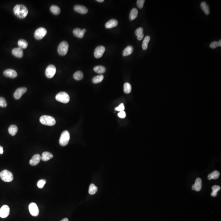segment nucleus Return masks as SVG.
Segmentation results:
<instances>
[{
	"mask_svg": "<svg viewBox=\"0 0 221 221\" xmlns=\"http://www.w3.org/2000/svg\"><path fill=\"white\" fill-rule=\"evenodd\" d=\"M13 10L15 15L20 19L25 18L28 13L26 7L23 5H16L14 8Z\"/></svg>",
	"mask_w": 221,
	"mask_h": 221,
	"instance_id": "obj_1",
	"label": "nucleus"
},
{
	"mask_svg": "<svg viewBox=\"0 0 221 221\" xmlns=\"http://www.w3.org/2000/svg\"><path fill=\"white\" fill-rule=\"evenodd\" d=\"M40 122L41 124L48 126H53L56 123L55 119L53 117L48 115H43L40 118Z\"/></svg>",
	"mask_w": 221,
	"mask_h": 221,
	"instance_id": "obj_2",
	"label": "nucleus"
},
{
	"mask_svg": "<svg viewBox=\"0 0 221 221\" xmlns=\"http://www.w3.org/2000/svg\"><path fill=\"white\" fill-rule=\"evenodd\" d=\"M0 177L3 181L6 182H10L13 180V174L8 170L2 171L0 173Z\"/></svg>",
	"mask_w": 221,
	"mask_h": 221,
	"instance_id": "obj_3",
	"label": "nucleus"
},
{
	"mask_svg": "<svg viewBox=\"0 0 221 221\" xmlns=\"http://www.w3.org/2000/svg\"><path fill=\"white\" fill-rule=\"evenodd\" d=\"M70 138V135L69 132L67 131H64L62 133L60 139L59 144L62 146H65L68 145Z\"/></svg>",
	"mask_w": 221,
	"mask_h": 221,
	"instance_id": "obj_4",
	"label": "nucleus"
},
{
	"mask_svg": "<svg viewBox=\"0 0 221 221\" xmlns=\"http://www.w3.org/2000/svg\"><path fill=\"white\" fill-rule=\"evenodd\" d=\"M55 98L58 102L65 104L68 103L70 101L69 96L65 92H61L58 93L55 97Z\"/></svg>",
	"mask_w": 221,
	"mask_h": 221,
	"instance_id": "obj_5",
	"label": "nucleus"
},
{
	"mask_svg": "<svg viewBox=\"0 0 221 221\" xmlns=\"http://www.w3.org/2000/svg\"><path fill=\"white\" fill-rule=\"evenodd\" d=\"M69 47V44L66 41H62L58 46V53L62 56L66 55L68 53Z\"/></svg>",
	"mask_w": 221,
	"mask_h": 221,
	"instance_id": "obj_6",
	"label": "nucleus"
},
{
	"mask_svg": "<svg viewBox=\"0 0 221 221\" xmlns=\"http://www.w3.org/2000/svg\"><path fill=\"white\" fill-rule=\"evenodd\" d=\"M47 34V30L45 28H39L35 31L34 34V37L38 40L43 39Z\"/></svg>",
	"mask_w": 221,
	"mask_h": 221,
	"instance_id": "obj_7",
	"label": "nucleus"
},
{
	"mask_svg": "<svg viewBox=\"0 0 221 221\" xmlns=\"http://www.w3.org/2000/svg\"><path fill=\"white\" fill-rule=\"evenodd\" d=\"M56 72V68L54 65H49L46 69V76L48 78H51L54 76L55 73Z\"/></svg>",
	"mask_w": 221,
	"mask_h": 221,
	"instance_id": "obj_8",
	"label": "nucleus"
},
{
	"mask_svg": "<svg viewBox=\"0 0 221 221\" xmlns=\"http://www.w3.org/2000/svg\"><path fill=\"white\" fill-rule=\"evenodd\" d=\"M29 211L33 216L36 217L39 214L38 207L35 203H31L29 206Z\"/></svg>",
	"mask_w": 221,
	"mask_h": 221,
	"instance_id": "obj_9",
	"label": "nucleus"
},
{
	"mask_svg": "<svg viewBox=\"0 0 221 221\" xmlns=\"http://www.w3.org/2000/svg\"><path fill=\"white\" fill-rule=\"evenodd\" d=\"M10 209L7 205H3L0 209V217L6 218L10 214Z\"/></svg>",
	"mask_w": 221,
	"mask_h": 221,
	"instance_id": "obj_10",
	"label": "nucleus"
},
{
	"mask_svg": "<svg viewBox=\"0 0 221 221\" xmlns=\"http://www.w3.org/2000/svg\"><path fill=\"white\" fill-rule=\"evenodd\" d=\"M105 51V47L102 46H97L95 50L94 56L95 58H100L102 57Z\"/></svg>",
	"mask_w": 221,
	"mask_h": 221,
	"instance_id": "obj_11",
	"label": "nucleus"
},
{
	"mask_svg": "<svg viewBox=\"0 0 221 221\" xmlns=\"http://www.w3.org/2000/svg\"><path fill=\"white\" fill-rule=\"evenodd\" d=\"M27 89L26 87H20L16 90L14 92V96L16 99L18 100L27 91Z\"/></svg>",
	"mask_w": 221,
	"mask_h": 221,
	"instance_id": "obj_12",
	"label": "nucleus"
},
{
	"mask_svg": "<svg viewBox=\"0 0 221 221\" xmlns=\"http://www.w3.org/2000/svg\"><path fill=\"white\" fill-rule=\"evenodd\" d=\"M202 188V180L200 178H198L196 180L195 183L192 186V190L197 192L200 191Z\"/></svg>",
	"mask_w": 221,
	"mask_h": 221,
	"instance_id": "obj_13",
	"label": "nucleus"
},
{
	"mask_svg": "<svg viewBox=\"0 0 221 221\" xmlns=\"http://www.w3.org/2000/svg\"><path fill=\"white\" fill-rule=\"evenodd\" d=\"M5 76L10 78H16L17 76V73L15 71L11 69L6 70L3 72Z\"/></svg>",
	"mask_w": 221,
	"mask_h": 221,
	"instance_id": "obj_14",
	"label": "nucleus"
},
{
	"mask_svg": "<svg viewBox=\"0 0 221 221\" xmlns=\"http://www.w3.org/2000/svg\"><path fill=\"white\" fill-rule=\"evenodd\" d=\"M86 30L85 29H83V30H81L79 28H76L73 31V33L75 36L79 38H82L84 36V34L86 33Z\"/></svg>",
	"mask_w": 221,
	"mask_h": 221,
	"instance_id": "obj_15",
	"label": "nucleus"
},
{
	"mask_svg": "<svg viewBox=\"0 0 221 221\" xmlns=\"http://www.w3.org/2000/svg\"><path fill=\"white\" fill-rule=\"evenodd\" d=\"M41 160V156L39 154H36L33 156L30 161V164L31 165L35 166L38 164Z\"/></svg>",
	"mask_w": 221,
	"mask_h": 221,
	"instance_id": "obj_16",
	"label": "nucleus"
},
{
	"mask_svg": "<svg viewBox=\"0 0 221 221\" xmlns=\"http://www.w3.org/2000/svg\"><path fill=\"white\" fill-rule=\"evenodd\" d=\"M74 9L75 11L81 14H85L88 12V10L87 8L81 5H76Z\"/></svg>",
	"mask_w": 221,
	"mask_h": 221,
	"instance_id": "obj_17",
	"label": "nucleus"
},
{
	"mask_svg": "<svg viewBox=\"0 0 221 221\" xmlns=\"http://www.w3.org/2000/svg\"><path fill=\"white\" fill-rule=\"evenodd\" d=\"M12 53L14 56L18 58H21L23 55V50L21 48H14L12 51Z\"/></svg>",
	"mask_w": 221,
	"mask_h": 221,
	"instance_id": "obj_18",
	"label": "nucleus"
},
{
	"mask_svg": "<svg viewBox=\"0 0 221 221\" xmlns=\"http://www.w3.org/2000/svg\"><path fill=\"white\" fill-rule=\"evenodd\" d=\"M118 24V22L116 19H110L105 24V27L106 28L110 29L116 27Z\"/></svg>",
	"mask_w": 221,
	"mask_h": 221,
	"instance_id": "obj_19",
	"label": "nucleus"
},
{
	"mask_svg": "<svg viewBox=\"0 0 221 221\" xmlns=\"http://www.w3.org/2000/svg\"><path fill=\"white\" fill-rule=\"evenodd\" d=\"M53 157L51 153L48 152H43L41 156V159L43 161H47L50 159L53 158Z\"/></svg>",
	"mask_w": 221,
	"mask_h": 221,
	"instance_id": "obj_20",
	"label": "nucleus"
},
{
	"mask_svg": "<svg viewBox=\"0 0 221 221\" xmlns=\"http://www.w3.org/2000/svg\"><path fill=\"white\" fill-rule=\"evenodd\" d=\"M143 28L141 27L138 28L136 30L135 34L136 36H137V39L139 41H140L143 39L144 37V34L143 33Z\"/></svg>",
	"mask_w": 221,
	"mask_h": 221,
	"instance_id": "obj_21",
	"label": "nucleus"
},
{
	"mask_svg": "<svg viewBox=\"0 0 221 221\" xmlns=\"http://www.w3.org/2000/svg\"><path fill=\"white\" fill-rule=\"evenodd\" d=\"M133 51V48L132 46H128L123 51L122 55L123 56H127L130 55L132 53Z\"/></svg>",
	"mask_w": 221,
	"mask_h": 221,
	"instance_id": "obj_22",
	"label": "nucleus"
},
{
	"mask_svg": "<svg viewBox=\"0 0 221 221\" xmlns=\"http://www.w3.org/2000/svg\"><path fill=\"white\" fill-rule=\"evenodd\" d=\"M8 132L11 135L14 136L18 132V127L15 125H11L9 127Z\"/></svg>",
	"mask_w": 221,
	"mask_h": 221,
	"instance_id": "obj_23",
	"label": "nucleus"
},
{
	"mask_svg": "<svg viewBox=\"0 0 221 221\" xmlns=\"http://www.w3.org/2000/svg\"><path fill=\"white\" fill-rule=\"evenodd\" d=\"M138 14V11L137 9L135 8H133L131 11L130 14V19L131 21L134 20L136 17H137Z\"/></svg>",
	"mask_w": 221,
	"mask_h": 221,
	"instance_id": "obj_24",
	"label": "nucleus"
},
{
	"mask_svg": "<svg viewBox=\"0 0 221 221\" xmlns=\"http://www.w3.org/2000/svg\"><path fill=\"white\" fill-rule=\"evenodd\" d=\"M201 7L206 15H208L210 14L209 7L206 2H203L201 3Z\"/></svg>",
	"mask_w": 221,
	"mask_h": 221,
	"instance_id": "obj_25",
	"label": "nucleus"
},
{
	"mask_svg": "<svg viewBox=\"0 0 221 221\" xmlns=\"http://www.w3.org/2000/svg\"><path fill=\"white\" fill-rule=\"evenodd\" d=\"M220 175V173L219 171H218L216 170L213 171V173L210 174H209L208 176V178L209 180H211V179H216L218 178Z\"/></svg>",
	"mask_w": 221,
	"mask_h": 221,
	"instance_id": "obj_26",
	"label": "nucleus"
},
{
	"mask_svg": "<svg viewBox=\"0 0 221 221\" xmlns=\"http://www.w3.org/2000/svg\"><path fill=\"white\" fill-rule=\"evenodd\" d=\"M94 71L97 73H104L106 71V68L102 66H97L94 68Z\"/></svg>",
	"mask_w": 221,
	"mask_h": 221,
	"instance_id": "obj_27",
	"label": "nucleus"
},
{
	"mask_svg": "<svg viewBox=\"0 0 221 221\" xmlns=\"http://www.w3.org/2000/svg\"><path fill=\"white\" fill-rule=\"evenodd\" d=\"M97 188L95 184L92 183L90 185L89 187V193L91 195H94L95 194L97 191Z\"/></svg>",
	"mask_w": 221,
	"mask_h": 221,
	"instance_id": "obj_28",
	"label": "nucleus"
},
{
	"mask_svg": "<svg viewBox=\"0 0 221 221\" xmlns=\"http://www.w3.org/2000/svg\"><path fill=\"white\" fill-rule=\"evenodd\" d=\"M150 39V37L149 36H147L145 37L142 44V48L143 50H147Z\"/></svg>",
	"mask_w": 221,
	"mask_h": 221,
	"instance_id": "obj_29",
	"label": "nucleus"
},
{
	"mask_svg": "<svg viewBox=\"0 0 221 221\" xmlns=\"http://www.w3.org/2000/svg\"><path fill=\"white\" fill-rule=\"evenodd\" d=\"M18 44L19 48L21 49L26 48L28 46V42L24 39H20L18 42Z\"/></svg>",
	"mask_w": 221,
	"mask_h": 221,
	"instance_id": "obj_30",
	"label": "nucleus"
},
{
	"mask_svg": "<svg viewBox=\"0 0 221 221\" xmlns=\"http://www.w3.org/2000/svg\"><path fill=\"white\" fill-rule=\"evenodd\" d=\"M84 77L83 73L81 71H77L74 74L73 77L75 80H80L82 79Z\"/></svg>",
	"mask_w": 221,
	"mask_h": 221,
	"instance_id": "obj_31",
	"label": "nucleus"
},
{
	"mask_svg": "<svg viewBox=\"0 0 221 221\" xmlns=\"http://www.w3.org/2000/svg\"><path fill=\"white\" fill-rule=\"evenodd\" d=\"M52 13L55 15H58L60 13V9L59 7L55 5H52L50 8Z\"/></svg>",
	"mask_w": 221,
	"mask_h": 221,
	"instance_id": "obj_32",
	"label": "nucleus"
},
{
	"mask_svg": "<svg viewBox=\"0 0 221 221\" xmlns=\"http://www.w3.org/2000/svg\"><path fill=\"white\" fill-rule=\"evenodd\" d=\"M103 79H104V76L102 75H97L93 78L92 82L94 84H98L101 82L103 80Z\"/></svg>",
	"mask_w": 221,
	"mask_h": 221,
	"instance_id": "obj_33",
	"label": "nucleus"
},
{
	"mask_svg": "<svg viewBox=\"0 0 221 221\" xmlns=\"http://www.w3.org/2000/svg\"><path fill=\"white\" fill-rule=\"evenodd\" d=\"M132 91V86L128 82L125 83L124 85V91L125 94H130Z\"/></svg>",
	"mask_w": 221,
	"mask_h": 221,
	"instance_id": "obj_34",
	"label": "nucleus"
},
{
	"mask_svg": "<svg viewBox=\"0 0 221 221\" xmlns=\"http://www.w3.org/2000/svg\"><path fill=\"white\" fill-rule=\"evenodd\" d=\"M212 189L213 190V192L211 194V195L213 197H215L217 195V192L220 190L221 188L219 186H214L212 187Z\"/></svg>",
	"mask_w": 221,
	"mask_h": 221,
	"instance_id": "obj_35",
	"label": "nucleus"
},
{
	"mask_svg": "<svg viewBox=\"0 0 221 221\" xmlns=\"http://www.w3.org/2000/svg\"><path fill=\"white\" fill-rule=\"evenodd\" d=\"M46 181L45 179H41L37 182V186L39 188H42L46 184Z\"/></svg>",
	"mask_w": 221,
	"mask_h": 221,
	"instance_id": "obj_36",
	"label": "nucleus"
},
{
	"mask_svg": "<svg viewBox=\"0 0 221 221\" xmlns=\"http://www.w3.org/2000/svg\"><path fill=\"white\" fill-rule=\"evenodd\" d=\"M7 106V102L4 97H0V107H5Z\"/></svg>",
	"mask_w": 221,
	"mask_h": 221,
	"instance_id": "obj_37",
	"label": "nucleus"
},
{
	"mask_svg": "<svg viewBox=\"0 0 221 221\" xmlns=\"http://www.w3.org/2000/svg\"><path fill=\"white\" fill-rule=\"evenodd\" d=\"M145 2V0H138L137 1L138 7L140 9H142L143 8Z\"/></svg>",
	"mask_w": 221,
	"mask_h": 221,
	"instance_id": "obj_38",
	"label": "nucleus"
},
{
	"mask_svg": "<svg viewBox=\"0 0 221 221\" xmlns=\"http://www.w3.org/2000/svg\"><path fill=\"white\" fill-rule=\"evenodd\" d=\"M124 109H125V107H124L123 103H121L119 105L118 107H116V108L115 109V110L119 111L120 112L124 111Z\"/></svg>",
	"mask_w": 221,
	"mask_h": 221,
	"instance_id": "obj_39",
	"label": "nucleus"
},
{
	"mask_svg": "<svg viewBox=\"0 0 221 221\" xmlns=\"http://www.w3.org/2000/svg\"><path fill=\"white\" fill-rule=\"evenodd\" d=\"M210 47L211 48L214 49L217 48V47H219V46L218 43L217 41H214L210 44Z\"/></svg>",
	"mask_w": 221,
	"mask_h": 221,
	"instance_id": "obj_40",
	"label": "nucleus"
},
{
	"mask_svg": "<svg viewBox=\"0 0 221 221\" xmlns=\"http://www.w3.org/2000/svg\"><path fill=\"white\" fill-rule=\"evenodd\" d=\"M118 117L121 118H124L126 117V113L124 111H122V112H120L118 113Z\"/></svg>",
	"mask_w": 221,
	"mask_h": 221,
	"instance_id": "obj_41",
	"label": "nucleus"
},
{
	"mask_svg": "<svg viewBox=\"0 0 221 221\" xmlns=\"http://www.w3.org/2000/svg\"><path fill=\"white\" fill-rule=\"evenodd\" d=\"M3 148L1 146H0V154H3Z\"/></svg>",
	"mask_w": 221,
	"mask_h": 221,
	"instance_id": "obj_42",
	"label": "nucleus"
},
{
	"mask_svg": "<svg viewBox=\"0 0 221 221\" xmlns=\"http://www.w3.org/2000/svg\"><path fill=\"white\" fill-rule=\"evenodd\" d=\"M60 221H69V220L68 218H65L63 219H62V220Z\"/></svg>",
	"mask_w": 221,
	"mask_h": 221,
	"instance_id": "obj_43",
	"label": "nucleus"
},
{
	"mask_svg": "<svg viewBox=\"0 0 221 221\" xmlns=\"http://www.w3.org/2000/svg\"><path fill=\"white\" fill-rule=\"evenodd\" d=\"M218 43L219 46V47H221V40H219V41L218 42Z\"/></svg>",
	"mask_w": 221,
	"mask_h": 221,
	"instance_id": "obj_44",
	"label": "nucleus"
},
{
	"mask_svg": "<svg viewBox=\"0 0 221 221\" xmlns=\"http://www.w3.org/2000/svg\"><path fill=\"white\" fill-rule=\"evenodd\" d=\"M96 1L100 2V3H102V2H104V0H97Z\"/></svg>",
	"mask_w": 221,
	"mask_h": 221,
	"instance_id": "obj_45",
	"label": "nucleus"
}]
</instances>
